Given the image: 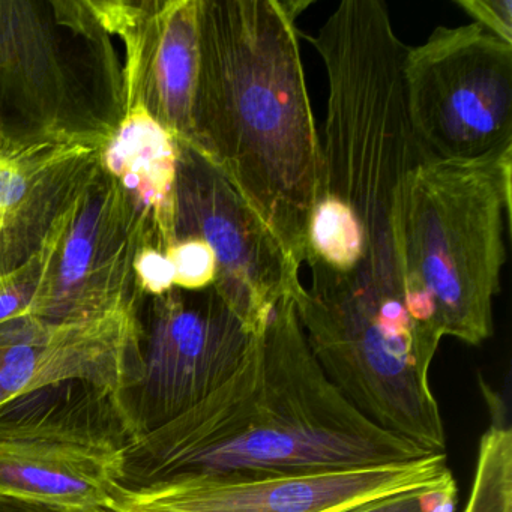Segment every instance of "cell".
<instances>
[{
  "mask_svg": "<svg viewBox=\"0 0 512 512\" xmlns=\"http://www.w3.org/2000/svg\"><path fill=\"white\" fill-rule=\"evenodd\" d=\"M328 77L301 317L409 311L395 233L407 175L427 160L407 116V47L380 0H343L313 38ZM413 316V314H412Z\"/></svg>",
  "mask_w": 512,
  "mask_h": 512,
  "instance_id": "1",
  "label": "cell"
},
{
  "mask_svg": "<svg viewBox=\"0 0 512 512\" xmlns=\"http://www.w3.org/2000/svg\"><path fill=\"white\" fill-rule=\"evenodd\" d=\"M428 455L341 395L308 346L295 299L284 296L224 385L128 445L119 488L337 472Z\"/></svg>",
  "mask_w": 512,
  "mask_h": 512,
  "instance_id": "2",
  "label": "cell"
},
{
  "mask_svg": "<svg viewBox=\"0 0 512 512\" xmlns=\"http://www.w3.org/2000/svg\"><path fill=\"white\" fill-rule=\"evenodd\" d=\"M190 149L253 209L299 274L319 182L320 136L296 20L281 0H199Z\"/></svg>",
  "mask_w": 512,
  "mask_h": 512,
  "instance_id": "3",
  "label": "cell"
},
{
  "mask_svg": "<svg viewBox=\"0 0 512 512\" xmlns=\"http://www.w3.org/2000/svg\"><path fill=\"white\" fill-rule=\"evenodd\" d=\"M512 142L470 160H424L398 197L395 233L410 313L470 346L493 337L506 262Z\"/></svg>",
  "mask_w": 512,
  "mask_h": 512,
  "instance_id": "4",
  "label": "cell"
},
{
  "mask_svg": "<svg viewBox=\"0 0 512 512\" xmlns=\"http://www.w3.org/2000/svg\"><path fill=\"white\" fill-rule=\"evenodd\" d=\"M124 113V65L91 0H0V146L101 149Z\"/></svg>",
  "mask_w": 512,
  "mask_h": 512,
  "instance_id": "5",
  "label": "cell"
},
{
  "mask_svg": "<svg viewBox=\"0 0 512 512\" xmlns=\"http://www.w3.org/2000/svg\"><path fill=\"white\" fill-rule=\"evenodd\" d=\"M133 442L116 398L82 382L0 406V494L65 512L112 508Z\"/></svg>",
  "mask_w": 512,
  "mask_h": 512,
  "instance_id": "6",
  "label": "cell"
},
{
  "mask_svg": "<svg viewBox=\"0 0 512 512\" xmlns=\"http://www.w3.org/2000/svg\"><path fill=\"white\" fill-rule=\"evenodd\" d=\"M139 376L116 397L133 440L205 400L244 364L257 335L214 287H173L137 305Z\"/></svg>",
  "mask_w": 512,
  "mask_h": 512,
  "instance_id": "7",
  "label": "cell"
},
{
  "mask_svg": "<svg viewBox=\"0 0 512 512\" xmlns=\"http://www.w3.org/2000/svg\"><path fill=\"white\" fill-rule=\"evenodd\" d=\"M407 116L427 160L512 142V46L481 26H437L403 61Z\"/></svg>",
  "mask_w": 512,
  "mask_h": 512,
  "instance_id": "8",
  "label": "cell"
},
{
  "mask_svg": "<svg viewBox=\"0 0 512 512\" xmlns=\"http://www.w3.org/2000/svg\"><path fill=\"white\" fill-rule=\"evenodd\" d=\"M151 247L139 215L100 166L56 218L40 257L28 314L49 322H85L142 298L134 262Z\"/></svg>",
  "mask_w": 512,
  "mask_h": 512,
  "instance_id": "9",
  "label": "cell"
},
{
  "mask_svg": "<svg viewBox=\"0 0 512 512\" xmlns=\"http://www.w3.org/2000/svg\"><path fill=\"white\" fill-rule=\"evenodd\" d=\"M176 241L208 242L217 260L214 289L254 334L284 296L304 284L277 239L217 169L179 145L176 176Z\"/></svg>",
  "mask_w": 512,
  "mask_h": 512,
  "instance_id": "10",
  "label": "cell"
},
{
  "mask_svg": "<svg viewBox=\"0 0 512 512\" xmlns=\"http://www.w3.org/2000/svg\"><path fill=\"white\" fill-rule=\"evenodd\" d=\"M446 454L409 463L307 475L200 478L119 488L115 512H340L374 497L448 478Z\"/></svg>",
  "mask_w": 512,
  "mask_h": 512,
  "instance_id": "11",
  "label": "cell"
},
{
  "mask_svg": "<svg viewBox=\"0 0 512 512\" xmlns=\"http://www.w3.org/2000/svg\"><path fill=\"white\" fill-rule=\"evenodd\" d=\"M137 305L85 322L25 314L0 323V406L67 382L118 397L139 376Z\"/></svg>",
  "mask_w": 512,
  "mask_h": 512,
  "instance_id": "12",
  "label": "cell"
},
{
  "mask_svg": "<svg viewBox=\"0 0 512 512\" xmlns=\"http://www.w3.org/2000/svg\"><path fill=\"white\" fill-rule=\"evenodd\" d=\"M124 44L125 103L142 101L179 145L193 146L199 71V0H91Z\"/></svg>",
  "mask_w": 512,
  "mask_h": 512,
  "instance_id": "13",
  "label": "cell"
},
{
  "mask_svg": "<svg viewBox=\"0 0 512 512\" xmlns=\"http://www.w3.org/2000/svg\"><path fill=\"white\" fill-rule=\"evenodd\" d=\"M98 161L100 149L91 146H0V275L40 253L56 218Z\"/></svg>",
  "mask_w": 512,
  "mask_h": 512,
  "instance_id": "14",
  "label": "cell"
},
{
  "mask_svg": "<svg viewBox=\"0 0 512 512\" xmlns=\"http://www.w3.org/2000/svg\"><path fill=\"white\" fill-rule=\"evenodd\" d=\"M178 154L175 137L139 100L125 103L121 122L100 149V166L139 215L151 247L163 253L176 242Z\"/></svg>",
  "mask_w": 512,
  "mask_h": 512,
  "instance_id": "15",
  "label": "cell"
},
{
  "mask_svg": "<svg viewBox=\"0 0 512 512\" xmlns=\"http://www.w3.org/2000/svg\"><path fill=\"white\" fill-rule=\"evenodd\" d=\"M464 512H512V430L508 424L494 422L482 434Z\"/></svg>",
  "mask_w": 512,
  "mask_h": 512,
  "instance_id": "16",
  "label": "cell"
},
{
  "mask_svg": "<svg viewBox=\"0 0 512 512\" xmlns=\"http://www.w3.org/2000/svg\"><path fill=\"white\" fill-rule=\"evenodd\" d=\"M458 488L454 475L430 484L374 497L340 512H455Z\"/></svg>",
  "mask_w": 512,
  "mask_h": 512,
  "instance_id": "17",
  "label": "cell"
},
{
  "mask_svg": "<svg viewBox=\"0 0 512 512\" xmlns=\"http://www.w3.org/2000/svg\"><path fill=\"white\" fill-rule=\"evenodd\" d=\"M166 254L175 271V287L197 292L214 286L217 260L208 242L199 238L178 239Z\"/></svg>",
  "mask_w": 512,
  "mask_h": 512,
  "instance_id": "18",
  "label": "cell"
},
{
  "mask_svg": "<svg viewBox=\"0 0 512 512\" xmlns=\"http://www.w3.org/2000/svg\"><path fill=\"white\" fill-rule=\"evenodd\" d=\"M40 277V257L0 275V323L28 314Z\"/></svg>",
  "mask_w": 512,
  "mask_h": 512,
  "instance_id": "19",
  "label": "cell"
},
{
  "mask_svg": "<svg viewBox=\"0 0 512 512\" xmlns=\"http://www.w3.org/2000/svg\"><path fill=\"white\" fill-rule=\"evenodd\" d=\"M137 289L145 296H161L175 287V271L169 257L154 247H143L134 262Z\"/></svg>",
  "mask_w": 512,
  "mask_h": 512,
  "instance_id": "20",
  "label": "cell"
},
{
  "mask_svg": "<svg viewBox=\"0 0 512 512\" xmlns=\"http://www.w3.org/2000/svg\"><path fill=\"white\" fill-rule=\"evenodd\" d=\"M473 23L512 46L511 0H454Z\"/></svg>",
  "mask_w": 512,
  "mask_h": 512,
  "instance_id": "21",
  "label": "cell"
},
{
  "mask_svg": "<svg viewBox=\"0 0 512 512\" xmlns=\"http://www.w3.org/2000/svg\"><path fill=\"white\" fill-rule=\"evenodd\" d=\"M0 512H65L44 503L0 494Z\"/></svg>",
  "mask_w": 512,
  "mask_h": 512,
  "instance_id": "22",
  "label": "cell"
}]
</instances>
